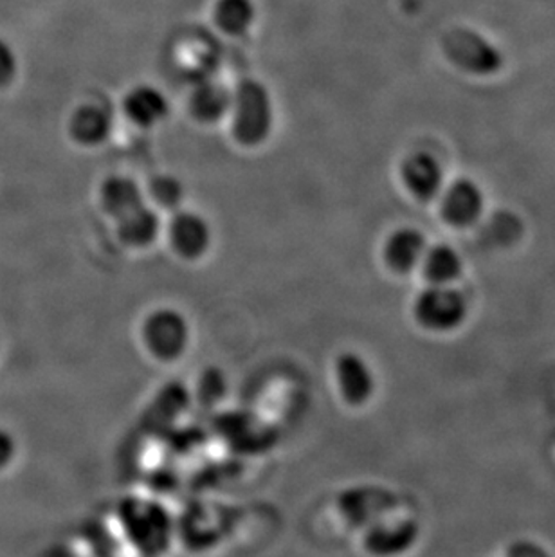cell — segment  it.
<instances>
[{
	"mask_svg": "<svg viewBox=\"0 0 555 557\" xmlns=\"http://www.w3.org/2000/svg\"><path fill=\"white\" fill-rule=\"evenodd\" d=\"M467 300L451 285H431L414 304L415 320L428 331L449 332L467 318Z\"/></svg>",
	"mask_w": 555,
	"mask_h": 557,
	"instance_id": "cell-3",
	"label": "cell"
},
{
	"mask_svg": "<svg viewBox=\"0 0 555 557\" xmlns=\"http://www.w3.org/2000/svg\"><path fill=\"white\" fill-rule=\"evenodd\" d=\"M233 132L244 145L266 141L273 128V101L266 85L255 79H244L233 92Z\"/></svg>",
	"mask_w": 555,
	"mask_h": 557,
	"instance_id": "cell-1",
	"label": "cell"
},
{
	"mask_svg": "<svg viewBox=\"0 0 555 557\" xmlns=\"http://www.w3.org/2000/svg\"><path fill=\"white\" fill-rule=\"evenodd\" d=\"M170 243L177 255L188 260L206 255L211 246L210 224L194 211H178L168 227Z\"/></svg>",
	"mask_w": 555,
	"mask_h": 557,
	"instance_id": "cell-5",
	"label": "cell"
},
{
	"mask_svg": "<svg viewBox=\"0 0 555 557\" xmlns=\"http://www.w3.org/2000/svg\"><path fill=\"white\" fill-rule=\"evenodd\" d=\"M18 60L10 44L0 38V87L10 84L15 78Z\"/></svg>",
	"mask_w": 555,
	"mask_h": 557,
	"instance_id": "cell-19",
	"label": "cell"
},
{
	"mask_svg": "<svg viewBox=\"0 0 555 557\" xmlns=\"http://www.w3.org/2000/svg\"><path fill=\"white\" fill-rule=\"evenodd\" d=\"M143 343L159 361H175L188 350L189 323L183 312L172 307L153 310L141 326Z\"/></svg>",
	"mask_w": 555,
	"mask_h": 557,
	"instance_id": "cell-2",
	"label": "cell"
},
{
	"mask_svg": "<svg viewBox=\"0 0 555 557\" xmlns=\"http://www.w3.org/2000/svg\"><path fill=\"white\" fill-rule=\"evenodd\" d=\"M420 265L431 285H451L461 274L460 255L447 246L425 249Z\"/></svg>",
	"mask_w": 555,
	"mask_h": 557,
	"instance_id": "cell-15",
	"label": "cell"
},
{
	"mask_svg": "<svg viewBox=\"0 0 555 557\" xmlns=\"http://www.w3.org/2000/svg\"><path fill=\"white\" fill-rule=\"evenodd\" d=\"M101 205L112 219L120 221L121 216L145 205V195L136 181L125 175H112L101 185Z\"/></svg>",
	"mask_w": 555,
	"mask_h": 557,
	"instance_id": "cell-11",
	"label": "cell"
},
{
	"mask_svg": "<svg viewBox=\"0 0 555 557\" xmlns=\"http://www.w3.org/2000/svg\"><path fill=\"white\" fill-rule=\"evenodd\" d=\"M508 557H546L540 547H535L532 543H518L513 550L508 553Z\"/></svg>",
	"mask_w": 555,
	"mask_h": 557,
	"instance_id": "cell-20",
	"label": "cell"
},
{
	"mask_svg": "<svg viewBox=\"0 0 555 557\" xmlns=\"http://www.w3.org/2000/svg\"><path fill=\"white\" fill-rule=\"evenodd\" d=\"M257 10L252 0H217L215 21L227 35H244L251 27Z\"/></svg>",
	"mask_w": 555,
	"mask_h": 557,
	"instance_id": "cell-16",
	"label": "cell"
},
{
	"mask_svg": "<svg viewBox=\"0 0 555 557\" xmlns=\"http://www.w3.org/2000/svg\"><path fill=\"white\" fill-rule=\"evenodd\" d=\"M335 383L346 405L362 406L375 392V375L361 354L343 352L335 359Z\"/></svg>",
	"mask_w": 555,
	"mask_h": 557,
	"instance_id": "cell-4",
	"label": "cell"
},
{
	"mask_svg": "<svg viewBox=\"0 0 555 557\" xmlns=\"http://www.w3.org/2000/svg\"><path fill=\"white\" fill-rule=\"evenodd\" d=\"M118 222V237L121 243L131 248H148L158 238L161 230V219L150 206L132 211L128 215L121 216Z\"/></svg>",
	"mask_w": 555,
	"mask_h": 557,
	"instance_id": "cell-13",
	"label": "cell"
},
{
	"mask_svg": "<svg viewBox=\"0 0 555 557\" xmlns=\"http://www.w3.org/2000/svg\"><path fill=\"white\" fill-rule=\"evenodd\" d=\"M224 392L225 381L222 377L221 370L219 372L208 370V372L202 373L199 383L200 399L206 400V403H217L224 395Z\"/></svg>",
	"mask_w": 555,
	"mask_h": 557,
	"instance_id": "cell-18",
	"label": "cell"
},
{
	"mask_svg": "<svg viewBox=\"0 0 555 557\" xmlns=\"http://www.w3.org/2000/svg\"><path fill=\"white\" fill-rule=\"evenodd\" d=\"M192 111L202 122H217L231 111L233 92L225 85L217 82H205L195 87L192 95Z\"/></svg>",
	"mask_w": 555,
	"mask_h": 557,
	"instance_id": "cell-14",
	"label": "cell"
},
{
	"mask_svg": "<svg viewBox=\"0 0 555 557\" xmlns=\"http://www.w3.org/2000/svg\"><path fill=\"white\" fill-rule=\"evenodd\" d=\"M404 185L419 197L420 200H430L442 188V169L430 153H414L403 163Z\"/></svg>",
	"mask_w": 555,
	"mask_h": 557,
	"instance_id": "cell-8",
	"label": "cell"
},
{
	"mask_svg": "<svg viewBox=\"0 0 555 557\" xmlns=\"http://www.w3.org/2000/svg\"><path fill=\"white\" fill-rule=\"evenodd\" d=\"M425 238L414 227H403L390 235L384 244V260L395 273H409L417 268L424 257Z\"/></svg>",
	"mask_w": 555,
	"mask_h": 557,
	"instance_id": "cell-9",
	"label": "cell"
},
{
	"mask_svg": "<svg viewBox=\"0 0 555 557\" xmlns=\"http://www.w3.org/2000/svg\"><path fill=\"white\" fill-rule=\"evenodd\" d=\"M419 537V525L414 520L379 521L365 536V547L372 556L397 557L408 553Z\"/></svg>",
	"mask_w": 555,
	"mask_h": 557,
	"instance_id": "cell-6",
	"label": "cell"
},
{
	"mask_svg": "<svg viewBox=\"0 0 555 557\" xmlns=\"http://www.w3.org/2000/svg\"><path fill=\"white\" fill-rule=\"evenodd\" d=\"M126 116L141 126H153L163 122L170 112L166 96L152 85H139L125 98Z\"/></svg>",
	"mask_w": 555,
	"mask_h": 557,
	"instance_id": "cell-12",
	"label": "cell"
},
{
	"mask_svg": "<svg viewBox=\"0 0 555 557\" xmlns=\"http://www.w3.org/2000/svg\"><path fill=\"white\" fill-rule=\"evenodd\" d=\"M71 136L82 145H100L112 131V114L100 103H85L78 107L69 123Z\"/></svg>",
	"mask_w": 555,
	"mask_h": 557,
	"instance_id": "cell-10",
	"label": "cell"
},
{
	"mask_svg": "<svg viewBox=\"0 0 555 557\" xmlns=\"http://www.w3.org/2000/svg\"><path fill=\"white\" fill-rule=\"evenodd\" d=\"M441 208L442 216L451 226H471L482 215V191L471 181H456L442 195Z\"/></svg>",
	"mask_w": 555,
	"mask_h": 557,
	"instance_id": "cell-7",
	"label": "cell"
},
{
	"mask_svg": "<svg viewBox=\"0 0 555 557\" xmlns=\"http://www.w3.org/2000/svg\"><path fill=\"white\" fill-rule=\"evenodd\" d=\"M150 194L158 205L172 210L183 202L184 188L181 181L175 180L172 175H159L150 185Z\"/></svg>",
	"mask_w": 555,
	"mask_h": 557,
	"instance_id": "cell-17",
	"label": "cell"
}]
</instances>
